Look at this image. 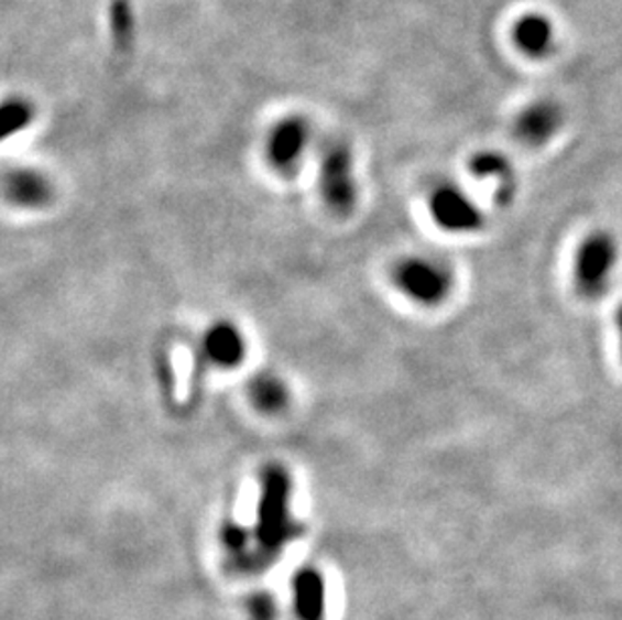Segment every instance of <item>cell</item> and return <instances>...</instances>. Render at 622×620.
Returning a JSON list of instances; mask_svg holds the SVG:
<instances>
[{
    "mask_svg": "<svg viewBox=\"0 0 622 620\" xmlns=\"http://www.w3.org/2000/svg\"><path fill=\"white\" fill-rule=\"evenodd\" d=\"M512 36H514L516 47L532 59H542L550 55L554 41H556L553 21L541 12H528L520 17L517 23L514 24Z\"/></svg>",
    "mask_w": 622,
    "mask_h": 620,
    "instance_id": "obj_7",
    "label": "cell"
},
{
    "mask_svg": "<svg viewBox=\"0 0 622 620\" xmlns=\"http://www.w3.org/2000/svg\"><path fill=\"white\" fill-rule=\"evenodd\" d=\"M294 610L298 620L325 619L327 586L323 574L315 568H305L294 576Z\"/></svg>",
    "mask_w": 622,
    "mask_h": 620,
    "instance_id": "obj_9",
    "label": "cell"
},
{
    "mask_svg": "<svg viewBox=\"0 0 622 620\" xmlns=\"http://www.w3.org/2000/svg\"><path fill=\"white\" fill-rule=\"evenodd\" d=\"M291 478L282 468H269L262 476L257 526L250 532V551L240 570H262L282 548L301 534V526L291 512Z\"/></svg>",
    "mask_w": 622,
    "mask_h": 620,
    "instance_id": "obj_1",
    "label": "cell"
},
{
    "mask_svg": "<svg viewBox=\"0 0 622 620\" xmlns=\"http://www.w3.org/2000/svg\"><path fill=\"white\" fill-rule=\"evenodd\" d=\"M471 167L480 177H500L504 184H510V165L502 155L482 153L473 160Z\"/></svg>",
    "mask_w": 622,
    "mask_h": 620,
    "instance_id": "obj_13",
    "label": "cell"
},
{
    "mask_svg": "<svg viewBox=\"0 0 622 620\" xmlns=\"http://www.w3.org/2000/svg\"><path fill=\"white\" fill-rule=\"evenodd\" d=\"M429 208L435 222L447 232H473L482 226V214L476 204L456 187H439Z\"/></svg>",
    "mask_w": 622,
    "mask_h": 620,
    "instance_id": "obj_5",
    "label": "cell"
},
{
    "mask_svg": "<svg viewBox=\"0 0 622 620\" xmlns=\"http://www.w3.org/2000/svg\"><path fill=\"white\" fill-rule=\"evenodd\" d=\"M563 123V111L556 104L538 101L526 107L516 121L517 140L526 145H542L553 138Z\"/></svg>",
    "mask_w": 622,
    "mask_h": 620,
    "instance_id": "obj_6",
    "label": "cell"
},
{
    "mask_svg": "<svg viewBox=\"0 0 622 620\" xmlns=\"http://www.w3.org/2000/svg\"><path fill=\"white\" fill-rule=\"evenodd\" d=\"M395 282L403 293L422 305H439L451 293V274L444 264L427 258H412L400 264Z\"/></svg>",
    "mask_w": 622,
    "mask_h": 620,
    "instance_id": "obj_3",
    "label": "cell"
},
{
    "mask_svg": "<svg viewBox=\"0 0 622 620\" xmlns=\"http://www.w3.org/2000/svg\"><path fill=\"white\" fill-rule=\"evenodd\" d=\"M7 196L19 204V206H29L35 208L47 202L51 196V187L45 177L39 176L35 172H14L7 180Z\"/></svg>",
    "mask_w": 622,
    "mask_h": 620,
    "instance_id": "obj_11",
    "label": "cell"
},
{
    "mask_svg": "<svg viewBox=\"0 0 622 620\" xmlns=\"http://www.w3.org/2000/svg\"><path fill=\"white\" fill-rule=\"evenodd\" d=\"M320 194L335 211L351 210L357 202V184L352 177L351 155L342 148H332L320 162Z\"/></svg>",
    "mask_w": 622,
    "mask_h": 620,
    "instance_id": "obj_4",
    "label": "cell"
},
{
    "mask_svg": "<svg viewBox=\"0 0 622 620\" xmlns=\"http://www.w3.org/2000/svg\"><path fill=\"white\" fill-rule=\"evenodd\" d=\"M619 248L614 238L604 232L588 236L575 258V284L587 298H599L607 293L616 269Z\"/></svg>",
    "mask_w": 622,
    "mask_h": 620,
    "instance_id": "obj_2",
    "label": "cell"
},
{
    "mask_svg": "<svg viewBox=\"0 0 622 620\" xmlns=\"http://www.w3.org/2000/svg\"><path fill=\"white\" fill-rule=\"evenodd\" d=\"M204 352L210 363L222 369H232L244 361L247 345L242 333L230 323H218L204 337Z\"/></svg>",
    "mask_w": 622,
    "mask_h": 620,
    "instance_id": "obj_8",
    "label": "cell"
},
{
    "mask_svg": "<svg viewBox=\"0 0 622 620\" xmlns=\"http://www.w3.org/2000/svg\"><path fill=\"white\" fill-rule=\"evenodd\" d=\"M250 610L254 620H274L276 619V605L271 597H254L250 602Z\"/></svg>",
    "mask_w": 622,
    "mask_h": 620,
    "instance_id": "obj_15",
    "label": "cell"
},
{
    "mask_svg": "<svg viewBox=\"0 0 622 620\" xmlns=\"http://www.w3.org/2000/svg\"><path fill=\"white\" fill-rule=\"evenodd\" d=\"M250 395H252V401L254 405L259 407L260 411H266V413H276L281 411L286 401H288V395H286V389L282 385L279 379L274 377H259L252 387H250Z\"/></svg>",
    "mask_w": 622,
    "mask_h": 620,
    "instance_id": "obj_12",
    "label": "cell"
},
{
    "mask_svg": "<svg viewBox=\"0 0 622 620\" xmlns=\"http://www.w3.org/2000/svg\"><path fill=\"white\" fill-rule=\"evenodd\" d=\"M619 330H621V345H622V306H621V311H619Z\"/></svg>",
    "mask_w": 622,
    "mask_h": 620,
    "instance_id": "obj_16",
    "label": "cell"
},
{
    "mask_svg": "<svg viewBox=\"0 0 622 620\" xmlns=\"http://www.w3.org/2000/svg\"><path fill=\"white\" fill-rule=\"evenodd\" d=\"M308 140L305 126L296 119H288L272 131L269 140V157L272 165L279 170H291L298 162V157L305 152V143Z\"/></svg>",
    "mask_w": 622,
    "mask_h": 620,
    "instance_id": "obj_10",
    "label": "cell"
},
{
    "mask_svg": "<svg viewBox=\"0 0 622 620\" xmlns=\"http://www.w3.org/2000/svg\"><path fill=\"white\" fill-rule=\"evenodd\" d=\"M29 109L23 104H7L2 109V133L4 138L12 135L14 131L23 129L29 123Z\"/></svg>",
    "mask_w": 622,
    "mask_h": 620,
    "instance_id": "obj_14",
    "label": "cell"
}]
</instances>
